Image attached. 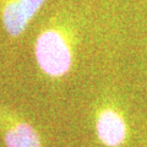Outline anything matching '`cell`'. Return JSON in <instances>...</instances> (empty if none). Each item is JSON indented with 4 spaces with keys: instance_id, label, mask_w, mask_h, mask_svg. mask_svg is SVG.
Here are the masks:
<instances>
[{
    "instance_id": "cell-4",
    "label": "cell",
    "mask_w": 147,
    "mask_h": 147,
    "mask_svg": "<svg viewBox=\"0 0 147 147\" xmlns=\"http://www.w3.org/2000/svg\"><path fill=\"white\" fill-rule=\"evenodd\" d=\"M6 147H42L38 132L27 123H17L5 132Z\"/></svg>"
},
{
    "instance_id": "cell-2",
    "label": "cell",
    "mask_w": 147,
    "mask_h": 147,
    "mask_svg": "<svg viewBox=\"0 0 147 147\" xmlns=\"http://www.w3.org/2000/svg\"><path fill=\"white\" fill-rule=\"evenodd\" d=\"M44 3L45 0H6L1 16L7 33L12 37L20 36Z\"/></svg>"
},
{
    "instance_id": "cell-1",
    "label": "cell",
    "mask_w": 147,
    "mask_h": 147,
    "mask_svg": "<svg viewBox=\"0 0 147 147\" xmlns=\"http://www.w3.org/2000/svg\"><path fill=\"white\" fill-rule=\"evenodd\" d=\"M34 55L38 66L52 77L64 76L72 65L70 47L64 36L54 30H47L38 36Z\"/></svg>"
},
{
    "instance_id": "cell-3",
    "label": "cell",
    "mask_w": 147,
    "mask_h": 147,
    "mask_svg": "<svg viewBox=\"0 0 147 147\" xmlns=\"http://www.w3.org/2000/svg\"><path fill=\"white\" fill-rule=\"evenodd\" d=\"M98 139L108 147H119L126 139V124L115 110L107 109L96 123Z\"/></svg>"
}]
</instances>
